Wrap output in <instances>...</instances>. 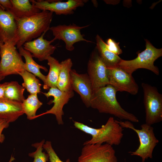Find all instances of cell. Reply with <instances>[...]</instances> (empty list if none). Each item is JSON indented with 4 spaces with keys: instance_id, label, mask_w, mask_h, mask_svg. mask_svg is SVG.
I'll return each mask as SVG.
<instances>
[{
    "instance_id": "1",
    "label": "cell",
    "mask_w": 162,
    "mask_h": 162,
    "mask_svg": "<svg viewBox=\"0 0 162 162\" xmlns=\"http://www.w3.org/2000/svg\"><path fill=\"white\" fill-rule=\"evenodd\" d=\"M117 91L110 85L93 90L90 107L101 113L109 114L121 120L138 122V118L121 106L117 100Z\"/></svg>"
},
{
    "instance_id": "2",
    "label": "cell",
    "mask_w": 162,
    "mask_h": 162,
    "mask_svg": "<svg viewBox=\"0 0 162 162\" xmlns=\"http://www.w3.org/2000/svg\"><path fill=\"white\" fill-rule=\"evenodd\" d=\"M53 14L51 11L42 10L31 16L15 19L17 26V48L50 30Z\"/></svg>"
},
{
    "instance_id": "3",
    "label": "cell",
    "mask_w": 162,
    "mask_h": 162,
    "mask_svg": "<svg viewBox=\"0 0 162 162\" xmlns=\"http://www.w3.org/2000/svg\"><path fill=\"white\" fill-rule=\"evenodd\" d=\"M74 123L76 128L92 136L91 139L84 143L83 145L104 143L112 146L118 145L123 136V128L113 117H110L106 123L99 128H92L76 121H74Z\"/></svg>"
},
{
    "instance_id": "4",
    "label": "cell",
    "mask_w": 162,
    "mask_h": 162,
    "mask_svg": "<svg viewBox=\"0 0 162 162\" xmlns=\"http://www.w3.org/2000/svg\"><path fill=\"white\" fill-rule=\"evenodd\" d=\"M146 49L138 54L135 58L130 60L121 59L118 66L130 75L136 70L144 68L150 70L158 75L159 70L154 64V61L162 56V49L154 47L147 39H145Z\"/></svg>"
},
{
    "instance_id": "5",
    "label": "cell",
    "mask_w": 162,
    "mask_h": 162,
    "mask_svg": "<svg viewBox=\"0 0 162 162\" xmlns=\"http://www.w3.org/2000/svg\"><path fill=\"white\" fill-rule=\"evenodd\" d=\"M123 128L130 129L135 131L139 138L140 145L135 151L129 152L131 155L140 157L142 162H145L148 158H152L154 149L159 141L155 136L154 128L151 125L145 123L141 125V129L134 127L131 122L117 120Z\"/></svg>"
},
{
    "instance_id": "6",
    "label": "cell",
    "mask_w": 162,
    "mask_h": 162,
    "mask_svg": "<svg viewBox=\"0 0 162 162\" xmlns=\"http://www.w3.org/2000/svg\"><path fill=\"white\" fill-rule=\"evenodd\" d=\"M12 43L0 42V75L5 77L24 71V63Z\"/></svg>"
},
{
    "instance_id": "7",
    "label": "cell",
    "mask_w": 162,
    "mask_h": 162,
    "mask_svg": "<svg viewBox=\"0 0 162 162\" xmlns=\"http://www.w3.org/2000/svg\"><path fill=\"white\" fill-rule=\"evenodd\" d=\"M143 103L145 109L146 123L151 125L162 120V95L157 88L142 83Z\"/></svg>"
},
{
    "instance_id": "8",
    "label": "cell",
    "mask_w": 162,
    "mask_h": 162,
    "mask_svg": "<svg viewBox=\"0 0 162 162\" xmlns=\"http://www.w3.org/2000/svg\"><path fill=\"white\" fill-rule=\"evenodd\" d=\"M78 162H118L115 151L109 144L83 145Z\"/></svg>"
},
{
    "instance_id": "9",
    "label": "cell",
    "mask_w": 162,
    "mask_h": 162,
    "mask_svg": "<svg viewBox=\"0 0 162 162\" xmlns=\"http://www.w3.org/2000/svg\"><path fill=\"white\" fill-rule=\"evenodd\" d=\"M89 25L80 26L74 24L69 25H58L50 27L54 38V41L56 40H62L65 44L66 49L72 51L74 49V44L81 41L87 42H92L84 38V36L81 33V30L87 27Z\"/></svg>"
},
{
    "instance_id": "10",
    "label": "cell",
    "mask_w": 162,
    "mask_h": 162,
    "mask_svg": "<svg viewBox=\"0 0 162 162\" xmlns=\"http://www.w3.org/2000/svg\"><path fill=\"white\" fill-rule=\"evenodd\" d=\"M87 73L93 90L109 84L107 68L99 56L96 47L92 52L88 62Z\"/></svg>"
},
{
    "instance_id": "11",
    "label": "cell",
    "mask_w": 162,
    "mask_h": 162,
    "mask_svg": "<svg viewBox=\"0 0 162 162\" xmlns=\"http://www.w3.org/2000/svg\"><path fill=\"white\" fill-rule=\"evenodd\" d=\"M109 84L117 91L126 92L132 95L138 92L139 86L132 75L119 67L107 68Z\"/></svg>"
},
{
    "instance_id": "12",
    "label": "cell",
    "mask_w": 162,
    "mask_h": 162,
    "mask_svg": "<svg viewBox=\"0 0 162 162\" xmlns=\"http://www.w3.org/2000/svg\"><path fill=\"white\" fill-rule=\"evenodd\" d=\"M30 1L41 10L51 11L57 15H67L73 14L77 8L83 6L88 0H68L66 2L55 0Z\"/></svg>"
},
{
    "instance_id": "13",
    "label": "cell",
    "mask_w": 162,
    "mask_h": 162,
    "mask_svg": "<svg viewBox=\"0 0 162 162\" xmlns=\"http://www.w3.org/2000/svg\"><path fill=\"white\" fill-rule=\"evenodd\" d=\"M42 93L47 98L51 96L53 97V100L50 101L49 103V104L53 103L54 105L50 110L36 115L33 119L46 114H52L55 115L58 124H63L62 118L64 115L63 107L65 104L68 103L70 99L74 96L73 91L64 92L60 90L57 88H51L47 92Z\"/></svg>"
},
{
    "instance_id": "14",
    "label": "cell",
    "mask_w": 162,
    "mask_h": 162,
    "mask_svg": "<svg viewBox=\"0 0 162 162\" xmlns=\"http://www.w3.org/2000/svg\"><path fill=\"white\" fill-rule=\"evenodd\" d=\"M70 84L73 91L80 95L87 107H90L93 88L87 74H80L74 69L70 71Z\"/></svg>"
},
{
    "instance_id": "15",
    "label": "cell",
    "mask_w": 162,
    "mask_h": 162,
    "mask_svg": "<svg viewBox=\"0 0 162 162\" xmlns=\"http://www.w3.org/2000/svg\"><path fill=\"white\" fill-rule=\"evenodd\" d=\"M17 32V24L14 17L0 5V42L12 43L16 46Z\"/></svg>"
},
{
    "instance_id": "16",
    "label": "cell",
    "mask_w": 162,
    "mask_h": 162,
    "mask_svg": "<svg viewBox=\"0 0 162 162\" xmlns=\"http://www.w3.org/2000/svg\"><path fill=\"white\" fill-rule=\"evenodd\" d=\"M46 32L43 33L37 39L25 43L22 46L25 49L32 53L33 57L40 61L46 60L56 48L55 46L51 44L54 41L53 39L48 41L44 39V36Z\"/></svg>"
},
{
    "instance_id": "17",
    "label": "cell",
    "mask_w": 162,
    "mask_h": 162,
    "mask_svg": "<svg viewBox=\"0 0 162 162\" xmlns=\"http://www.w3.org/2000/svg\"><path fill=\"white\" fill-rule=\"evenodd\" d=\"M22 103L5 99H0V119L9 123L15 121L24 113Z\"/></svg>"
},
{
    "instance_id": "18",
    "label": "cell",
    "mask_w": 162,
    "mask_h": 162,
    "mask_svg": "<svg viewBox=\"0 0 162 162\" xmlns=\"http://www.w3.org/2000/svg\"><path fill=\"white\" fill-rule=\"evenodd\" d=\"M12 4L9 11L15 19L29 17L38 13L41 10L31 3L28 0H10Z\"/></svg>"
},
{
    "instance_id": "19",
    "label": "cell",
    "mask_w": 162,
    "mask_h": 162,
    "mask_svg": "<svg viewBox=\"0 0 162 162\" xmlns=\"http://www.w3.org/2000/svg\"><path fill=\"white\" fill-rule=\"evenodd\" d=\"M95 40L96 47L99 55L106 68H112L118 67L122 58L107 49L106 43L99 35H96Z\"/></svg>"
},
{
    "instance_id": "20",
    "label": "cell",
    "mask_w": 162,
    "mask_h": 162,
    "mask_svg": "<svg viewBox=\"0 0 162 162\" xmlns=\"http://www.w3.org/2000/svg\"><path fill=\"white\" fill-rule=\"evenodd\" d=\"M61 67L57 84V88L66 92L73 91L70 84V71L73 63L70 58L66 59L60 63Z\"/></svg>"
},
{
    "instance_id": "21",
    "label": "cell",
    "mask_w": 162,
    "mask_h": 162,
    "mask_svg": "<svg viewBox=\"0 0 162 162\" xmlns=\"http://www.w3.org/2000/svg\"><path fill=\"white\" fill-rule=\"evenodd\" d=\"M18 49L19 53L24 58L25 60L24 66L25 70L38 76L44 83L46 80V76L43 75L40 72V69H42L46 72L48 71L47 68L37 63L33 58V57L31 53L25 49L22 46Z\"/></svg>"
},
{
    "instance_id": "22",
    "label": "cell",
    "mask_w": 162,
    "mask_h": 162,
    "mask_svg": "<svg viewBox=\"0 0 162 162\" xmlns=\"http://www.w3.org/2000/svg\"><path fill=\"white\" fill-rule=\"evenodd\" d=\"M46 60L50 69L43 87L44 89L49 90L51 88H57L61 65L58 60L51 56H49Z\"/></svg>"
},
{
    "instance_id": "23",
    "label": "cell",
    "mask_w": 162,
    "mask_h": 162,
    "mask_svg": "<svg viewBox=\"0 0 162 162\" xmlns=\"http://www.w3.org/2000/svg\"><path fill=\"white\" fill-rule=\"evenodd\" d=\"M25 88L16 81L8 82L4 91V98L22 103L25 99L24 96Z\"/></svg>"
},
{
    "instance_id": "24",
    "label": "cell",
    "mask_w": 162,
    "mask_h": 162,
    "mask_svg": "<svg viewBox=\"0 0 162 162\" xmlns=\"http://www.w3.org/2000/svg\"><path fill=\"white\" fill-rule=\"evenodd\" d=\"M19 74L22 76L23 80L22 86L30 94H38L40 92L42 84L35 76L26 70Z\"/></svg>"
},
{
    "instance_id": "25",
    "label": "cell",
    "mask_w": 162,
    "mask_h": 162,
    "mask_svg": "<svg viewBox=\"0 0 162 162\" xmlns=\"http://www.w3.org/2000/svg\"><path fill=\"white\" fill-rule=\"evenodd\" d=\"M42 105V102L38 99L37 94H30L22 103V107L27 119L31 120L36 115L37 110Z\"/></svg>"
},
{
    "instance_id": "26",
    "label": "cell",
    "mask_w": 162,
    "mask_h": 162,
    "mask_svg": "<svg viewBox=\"0 0 162 162\" xmlns=\"http://www.w3.org/2000/svg\"><path fill=\"white\" fill-rule=\"evenodd\" d=\"M45 142V140L44 139L40 142L32 144V146L35 148L36 150L29 153L28 155L29 157L34 158L33 162H46L48 160V154L45 152H43V145Z\"/></svg>"
},
{
    "instance_id": "27",
    "label": "cell",
    "mask_w": 162,
    "mask_h": 162,
    "mask_svg": "<svg viewBox=\"0 0 162 162\" xmlns=\"http://www.w3.org/2000/svg\"><path fill=\"white\" fill-rule=\"evenodd\" d=\"M43 148L49 155L50 162H70L69 158L65 162L63 161L60 159L53 149L50 141H46L44 144Z\"/></svg>"
},
{
    "instance_id": "28",
    "label": "cell",
    "mask_w": 162,
    "mask_h": 162,
    "mask_svg": "<svg viewBox=\"0 0 162 162\" xmlns=\"http://www.w3.org/2000/svg\"><path fill=\"white\" fill-rule=\"evenodd\" d=\"M119 43L111 38H109L107 39L106 44L107 49L110 51L118 55L122 53V50L119 46Z\"/></svg>"
},
{
    "instance_id": "29",
    "label": "cell",
    "mask_w": 162,
    "mask_h": 162,
    "mask_svg": "<svg viewBox=\"0 0 162 162\" xmlns=\"http://www.w3.org/2000/svg\"><path fill=\"white\" fill-rule=\"evenodd\" d=\"M9 126V123L4 120L0 119V143H3L5 139V136L2 133L3 131Z\"/></svg>"
},
{
    "instance_id": "30",
    "label": "cell",
    "mask_w": 162,
    "mask_h": 162,
    "mask_svg": "<svg viewBox=\"0 0 162 162\" xmlns=\"http://www.w3.org/2000/svg\"><path fill=\"white\" fill-rule=\"evenodd\" d=\"M0 5L5 10H10L12 7L10 0H0Z\"/></svg>"
},
{
    "instance_id": "31",
    "label": "cell",
    "mask_w": 162,
    "mask_h": 162,
    "mask_svg": "<svg viewBox=\"0 0 162 162\" xmlns=\"http://www.w3.org/2000/svg\"><path fill=\"white\" fill-rule=\"evenodd\" d=\"M8 83V82H5L0 83V99H5L4 91Z\"/></svg>"
},
{
    "instance_id": "32",
    "label": "cell",
    "mask_w": 162,
    "mask_h": 162,
    "mask_svg": "<svg viewBox=\"0 0 162 162\" xmlns=\"http://www.w3.org/2000/svg\"><path fill=\"white\" fill-rule=\"evenodd\" d=\"M15 159V158H14V156H13L12 155L11 156V157L10 158V160H9L8 162H12Z\"/></svg>"
},
{
    "instance_id": "33",
    "label": "cell",
    "mask_w": 162,
    "mask_h": 162,
    "mask_svg": "<svg viewBox=\"0 0 162 162\" xmlns=\"http://www.w3.org/2000/svg\"><path fill=\"white\" fill-rule=\"evenodd\" d=\"M5 77L2 76L0 75V82L4 79Z\"/></svg>"
},
{
    "instance_id": "34",
    "label": "cell",
    "mask_w": 162,
    "mask_h": 162,
    "mask_svg": "<svg viewBox=\"0 0 162 162\" xmlns=\"http://www.w3.org/2000/svg\"><path fill=\"white\" fill-rule=\"evenodd\" d=\"M125 162H126V161H125Z\"/></svg>"
}]
</instances>
